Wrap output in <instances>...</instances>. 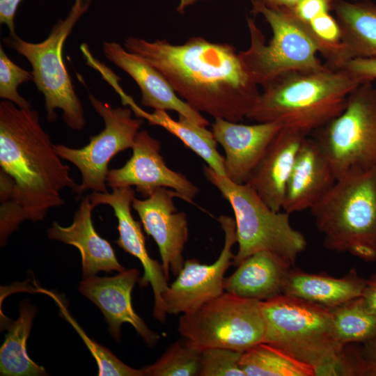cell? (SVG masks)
Wrapping results in <instances>:
<instances>
[{
  "instance_id": "obj_1",
  "label": "cell",
  "mask_w": 376,
  "mask_h": 376,
  "mask_svg": "<svg viewBox=\"0 0 376 376\" xmlns=\"http://www.w3.org/2000/svg\"><path fill=\"white\" fill-rule=\"evenodd\" d=\"M0 244L26 220H43L49 209L65 205V188L77 193L70 175L40 125L38 112L12 102H0Z\"/></svg>"
},
{
  "instance_id": "obj_2",
  "label": "cell",
  "mask_w": 376,
  "mask_h": 376,
  "mask_svg": "<svg viewBox=\"0 0 376 376\" xmlns=\"http://www.w3.org/2000/svg\"><path fill=\"white\" fill-rule=\"evenodd\" d=\"M123 47L156 68L193 109L214 119L243 120L260 95L258 84L230 44L200 36L180 45L130 36Z\"/></svg>"
},
{
  "instance_id": "obj_3",
  "label": "cell",
  "mask_w": 376,
  "mask_h": 376,
  "mask_svg": "<svg viewBox=\"0 0 376 376\" xmlns=\"http://www.w3.org/2000/svg\"><path fill=\"white\" fill-rule=\"evenodd\" d=\"M361 82L340 69L288 71L263 86L246 118L276 122L309 136L340 115Z\"/></svg>"
},
{
  "instance_id": "obj_4",
  "label": "cell",
  "mask_w": 376,
  "mask_h": 376,
  "mask_svg": "<svg viewBox=\"0 0 376 376\" xmlns=\"http://www.w3.org/2000/svg\"><path fill=\"white\" fill-rule=\"evenodd\" d=\"M264 343L312 368L315 375H341L344 346L329 309L279 295L261 301Z\"/></svg>"
},
{
  "instance_id": "obj_5",
  "label": "cell",
  "mask_w": 376,
  "mask_h": 376,
  "mask_svg": "<svg viewBox=\"0 0 376 376\" xmlns=\"http://www.w3.org/2000/svg\"><path fill=\"white\" fill-rule=\"evenodd\" d=\"M310 211L327 249L376 260V166L345 173Z\"/></svg>"
},
{
  "instance_id": "obj_6",
  "label": "cell",
  "mask_w": 376,
  "mask_h": 376,
  "mask_svg": "<svg viewBox=\"0 0 376 376\" xmlns=\"http://www.w3.org/2000/svg\"><path fill=\"white\" fill-rule=\"evenodd\" d=\"M91 3L92 0H75L67 16L59 19L48 36L40 42L26 41L16 33H9L3 39L8 48L29 62L33 82L45 98L47 120L56 121L55 110L61 109L63 122L75 131L82 130L86 121L82 103L63 61V49L66 39Z\"/></svg>"
},
{
  "instance_id": "obj_7",
  "label": "cell",
  "mask_w": 376,
  "mask_h": 376,
  "mask_svg": "<svg viewBox=\"0 0 376 376\" xmlns=\"http://www.w3.org/2000/svg\"><path fill=\"white\" fill-rule=\"evenodd\" d=\"M205 178L231 206L236 224L237 267L254 253L272 252L293 266L306 248L304 235L290 224V214L272 210L247 184H236L204 166Z\"/></svg>"
},
{
  "instance_id": "obj_8",
  "label": "cell",
  "mask_w": 376,
  "mask_h": 376,
  "mask_svg": "<svg viewBox=\"0 0 376 376\" xmlns=\"http://www.w3.org/2000/svg\"><path fill=\"white\" fill-rule=\"evenodd\" d=\"M251 13L262 15L272 31V39L265 44L255 21L247 18L250 45L239 54L258 86H264L288 71L325 67L317 58L316 44L290 8L252 0Z\"/></svg>"
},
{
  "instance_id": "obj_9",
  "label": "cell",
  "mask_w": 376,
  "mask_h": 376,
  "mask_svg": "<svg viewBox=\"0 0 376 376\" xmlns=\"http://www.w3.org/2000/svg\"><path fill=\"white\" fill-rule=\"evenodd\" d=\"M260 302L225 292L196 311L182 314L178 332L201 351L223 347L244 352L264 343Z\"/></svg>"
},
{
  "instance_id": "obj_10",
  "label": "cell",
  "mask_w": 376,
  "mask_h": 376,
  "mask_svg": "<svg viewBox=\"0 0 376 376\" xmlns=\"http://www.w3.org/2000/svg\"><path fill=\"white\" fill-rule=\"evenodd\" d=\"M338 179L350 169L376 166V88L359 84L343 112L312 134Z\"/></svg>"
},
{
  "instance_id": "obj_11",
  "label": "cell",
  "mask_w": 376,
  "mask_h": 376,
  "mask_svg": "<svg viewBox=\"0 0 376 376\" xmlns=\"http://www.w3.org/2000/svg\"><path fill=\"white\" fill-rule=\"evenodd\" d=\"M91 106L102 118L104 128L98 134L91 136L86 146L75 149L63 144H54L58 156L74 164L81 175V183L77 194L92 190L105 193L110 160L118 152L133 147L143 118L132 117L128 107H113L88 93Z\"/></svg>"
},
{
  "instance_id": "obj_12",
  "label": "cell",
  "mask_w": 376,
  "mask_h": 376,
  "mask_svg": "<svg viewBox=\"0 0 376 376\" xmlns=\"http://www.w3.org/2000/svg\"><path fill=\"white\" fill-rule=\"evenodd\" d=\"M218 221L224 233V244L218 258L212 264L191 259L185 261L176 279L163 295L167 314L191 313L224 292V274L235 254L236 224L231 217L221 215Z\"/></svg>"
},
{
  "instance_id": "obj_13",
  "label": "cell",
  "mask_w": 376,
  "mask_h": 376,
  "mask_svg": "<svg viewBox=\"0 0 376 376\" xmlns=\"http://www.w3.org/2000/svg\"><path fill=\"white\" fill-rule=\"evenodd\" d=\"M132 155L119 169L109 171L107 185L112 189L135 186L143 196L152 189L165 187L175 191L179 198L193 203L199 189L184 174L171 169L161 155L160 142L148 131L136 136Z\"/></svg>"
},
{
  "instance_id": "obj_14",
  "label": "cell",
  "mask_w": 376,
  "mask_h": 376,
  "mask_svg": "<svg viewBox=\"0 0 376 376\" xmlns=\"http://www.w3.org/2000/svg\"><path fill=\"white\" fill-rule=\"evenodd\" d=\"M174 198H179L175 191L158 187L151 190L145 199L134 198L132 204L144 230L158 246L168 281L170 272L177 276L184 265L183 251L189 237L187 215L178 210Z\"/></svg>"
},
{
  "instance_id": "obj_15",
  "label": "cell",
  "mask_w": 376,
  "mask_h": 376,
  "mask_svg": "<svg viewBox=\"0 0 376 376\" xmlns=\"http://www.w3.org/2000/svg\"><path fill=\"white\" fill-rule=\"evenodd\" d=\"M111 193L93 191L89 195L95 207L99 205L111 206L118 219V238L115 243L125 252L136 258L143 267V275L139 279L141 287L150 285L154 295L153 317L161 323L166 322L167 313L163 295L169 285L162 264L152 258L146 249L145 237L141 224L131 213V205L135 198V190L131 187L112 189Z\"/></svg>"
},
{
  "instance_id": "obj_16",
  "label": "cell",
  "mask_w": 376,
  "mask_h": 376,
  "mask_svg": "<svg viewBox=\"0 0 376 376\" xmlns=\"http://www.w3.org/2000/svg\"><path fill=\"white\" fill-rule=\"evenodd\" d=\"M139 276L136 268L125 269L113 276H93L84 278L78 290L100 309L115 340H120L122 324L129 323L148 346L153 347L160 336L149 329L132 304V291Z\"/></svg>"
},
{
  "instance_id": "obj_17",
  "label": "cell",
  "mask_w": 376,
  "mask_h": 376,
  "mask_svg": "<svg viewBox=\"0 0 376 376\" xmlns=\"http://www.w3.org/2000/svg\"><path fill=\"white\" fill-rule=\"evenodd\" d=\"M283 127L276 122L244 125L214 119L212 132L225 152L226 178L236 184L246 183L267 147Z\"/></svg>"
},
{
  "instance_id": "obj_18",
  "label": "cell",
  "mask_w": 376,
  "mask_h": 376,
  "mask_svg": "<svg viewBox=\"0 0 376 376\" xmlns=\"http://www.w3.org/2000/svg\"><path fill=\"white\" fill-rule=\"evenodd\" d=\"M102 52L109 61L136 83L143 106L155 110L173 111L201 126L209 125V121L182 100L166 78L143 58L113 41L103 42Z\"/></svg>"
},
{
  "instance_id": "obj_19",
  "label": "cell",
  "mask_w": 376,
  "mask_h": 376,
  "mask_svg": "<svg viewBox=\"0 0 376 376\" xmlns=\"http://www.w3.org/2000/svg\"><path fill=\"white\" fill-rule=\"evenodd\" d=\"M308 136L283 127L267 147L246 184L273 210H282L285 189L299 150Z\"/></svg>"
},
{
  "instance_id": "obj_20",
  "label": "cell",
  "mask_w": 376,
  "mask_h": 376,
  "mask_svg": "<svg viewBox=\"0 0 376 376\" xmlns=\"http://www.w3.org/2000/svg\"><path fill=\"white\" fill-rule=\"evenodd\" d=\"M337 178L312 137L303 141L288 179L282 210H311L331 190Z\"/></svg>"
},
{
  "instance_id": "obj_21",
  "label": "cell",
  "mask_w": 376,
  "mask_h": 376,
  "mask_svg": "<svg viewBox=\"0 0 376 376\" xmlns=\"http://www.w3.org/2000/svg\"><path fill=\"white\" fill-rule=\"evenodd\" d=\"M93 208L89 196H84L71 225L63 227L54 221L47 229L50 240L74 246L79 251L83 278L95 276L100 271L111 273L125 269L110 243L95 231L92 221Z\"/></svg>"
},
{
  "instance_id": "obj_22",
  "label": "cell",
  "mask_w": 376,
  "mask_h": 376,
  "mask_svg": "<svg viewBox=\"0 0 376 376\" xmlns=\"http://www.w3.org/2000/svg\"><path fill=\"white\" fill-rule=\"evenodd\" d=\"M287 261L267 251L253 253L225 279L227 292L242 297L265 301L283 294L291 269Z\"/></svg>"
},
{
  "instance_id": "obj_23",
  "label": "cell",
  "mask_w": 376,
  "mask_h": 376,
  "mask_svg": "<svg viewBox=\"0 0 376 376\" xmlns=\"http://www.w3.org/2000/svg\"><path fill=\"white\" fill-rule=\"evenodd\" d=\"M365 285L354 269L340 278L290 269L283 294L332 309L361 297Z\"/></svg>"
},
{
  "instance_id": "obj_24",
  "label": "cell",
  "mask_w": 376,
  "mask_h": 376,
  "mask_svg": "<svg viewBox=\"0 0 376 376\" xmlns=\"http://www.w3.org/2000/svg\"><path fill=\"white\" fill-rule=\"evenodd\" d=\"M332 10L342 32L343 65L355 58L376 56V3L334 0Z\"/></svg>"
},
{
  "instance_id": "obj_25",
  "label": "cell",
  "mask_w": 376,
  "mask_h": 376,
  "mask_svg": "<svg viewBox=\"0 0 376 376\" xmlns=\"http://www.w3.org/2000/svg\"><path fill=\"white\" fill-rule=\"evenodd\" d=\"M36 308L28 301L19 306L17 320L8 324V332L0 349V375L2 376L47 375L42 366L32 361L26 352V342Z\"/></svg>"
},
{
  "instance_id": "obj_26",
  "label": "cell",
  "mask_w": 376,
  "mask_h": 376,
  "mask_svg": "<svg viewBox=\"0 0 376 376\" xmlns=\"http://www.w3.org/2000/svg\"><path fill=\"white\" fill-rule=\"evenodd\" d=\"M142 118L152 125L160 126L179 139L182 143L202 158L214 171L225 176L224 157L217 150V141L212 132L188 118L179 116L173 119L163 110H155L152 113L144 111Z\"/></svg>"
},
{
  "instance_id": "obj_27",
  "label": "cell",
  "mask_w": 376,
  "mask_h": 376,
  "mask_svg": "<svg viewBox=\"0 0 376 376\" xmlns=\"http://www.w3.org/2000/svg\"><path fill=\"white\" fill-rule=\"evenodd\" d=\"M240 366L246 376H315L314 370L278 347L260 343L244 352Z\"/></svg>"
},
{
  "instance_id": "obj_28",
  "label": "cell",
  "mask_w": 376,
  "mask_h": 376,
  "mask_svg": "<svg viewBox=\"0 0 376 376\" xmlns=\"http://www.w3.org/2000/svg\"><path fill=\"white\" fill-rule=\"evenodd\" d=\"M340 343H366L376 338V315L361 297L329 309Z\"/></svg>"
},
{
  "instance_id": "obj_29",
  "label": "cell",
  "mask_w": 376,
  "mask_h": 376,
  "mask_svg": "<svg viewBox=\"0 0 376 376\" xmlns=\"http://www.w3.org/2000/svg\"><path fill=\"white\" fill-rule=\"evenodd\" d=\"M201 352L183 338L171 344L154 363L141 370L144 376L199 375Z\"/></svg>"
},
{
  "instance_id": "obj_30",
  "label": "cell",
  "mask_w": 376,
  "mask_h": 376,
  "mask_svg": "<svg viewBox=\"0 0 376 376\" xmlns=\"http://www.w3.org/2000/svg\"><path fill=\"white\" fill-rule=\"evenodd\" d=\"M301 22L316 44L318 53L327 60V65L340 68L344 63L343 46L341 29L336 17L327 12L308 22Z\"/></svg>"
},
{
  "instance_id": "obj_31",
  "label": "cell",
  "mask_w": 376,
  "mask_h": 376,
  "mask_svg": "<svg viewBox=\"0 0 376 376\" xmlns=\"http://www.w3.org/2000/svg\"><path fill=\"white\" fill-rule=\"evenodd\" d=\"M33 81L32 72L28 71L14 63L0 45V98L15 104L22 109L32 108L31 103L21 96L18 86Z\"/></svg>"
},
{
  "instance_id": "obj_32",
  "label": "cell",
  "mask_w": 376,
  "mask_h": 376,
  "mask_svg": "<svg viewBox=\"0 0 376 376\" xmlns=\"http://www.w3.org/2000/svg\"><path fill=\"white\" fill-rule=\"evenodd\" d=\"M242 353L223 347L203 350L199 376H246L240 366Z\"/></svg>"
},
{
  "instance_id": "obj_33",
  "label": "cell",
  "mask_w": 376,
  "mask_h": 376,
  "mask_svg": "<svg viewBox=\"0 0 376 376\" xmlns=\"http://www.w3.org/2000/svg\"><path fill=\"white\" fill-rule=\"evenodd\" d=\"M65 317L77 331L98 366L99 376H144L141 369L133 368L120 361L109 349L91 340L69 315Z\"/></svg>"
},
{
  "instance_id": "obj_34",
  "label": "cell",
  "mask_w": 376,
  "mask_h": 376,
  "mask_svg": "<svg viewBox=\"0 0 376 376\" xmlns=\"http://www.w3.org/2000/svg\"><path fill=\"white\" fill-rule=\"evenodd\" d=\"M340 69L347 72L361 83L372 81L376 79V56L351 59Z\"/></svg>"
},
{
  "instance_id": "obj_35",
  "label": "cell",
  "mask_w": 376,
  "mask_h": 376,
  "mask_svg": "<svg viewBox=\"0 0 376 376\" xmlns=\"http://www.w3.org/2000/svg\"><path fill=\"white\" fill-rule=\"evenodd\" d=\"M334 0H300L290 8L295 16L303 22H308L315 17L332 10Z\"/></svg>"
},
{
  "instance_id": "obj_36",
  "label": "cell",
  "mask_w": 376,
  "mask_h": 376,
  "mask_svg": "<svg viewBox=\"0 0 376 376\" xmlns=\"http://www.w3.org/2000/svg\"><path fill=\"white\" fill-rule=\"evenodd\" d=\"M22 0H0V23L5 24L9 33H15V17L17 9Z\"/></svg>"
},
{
  "instance_id": "obj_37",
  "label": "cell",
  "mask_w": 376,
  "mask_h": 376,
  "mask_svg": "<svg viewBox=\"0 0 376 376\" xmlns=\"http://www.w3.org/2000/svg\"><path fill=\"white\" fill-rule=\"evenodd\" d=\"M361 297L368 308L376 315V274L366 279Z\"/></svg>"
},
{
  "instance_id": "obj_38",
  "label": "cell",
  "mask_w": 376,
  "mask_h": 376,
  "mask_svg": "<svg viewBox=\"0 0 376 376\" xmlns=\"http://www.w3.org/2000/svg\"><path fill=\"white\" fill-rule=\"evenodd\" d=\"M361 353L367 361L376 363V338L364 343Z\"/></svg>"
},
{
  "instance_id": "obj_39",
  "label": "cell",
  "mask_w": 376,
  "mask_h": 376,
  "mask_svg": "<svg viewBox=\"0 0 376 376\" xmlns=\"http://www.w3.org/2000/svg\"><path fill=\"white\" fill-rule=\"evenodd\" d=\"M263 3L276 7H283L287 8H292L294 7L300 0H258Z\"/></svg>"
},
{
  "instance_id": "obj_40",
  "label": "cell",
  "mask_w": 376,
  "mask_h": 376,
  "mask_svg": "<svg viewBox=\"0 0 376 376\" xmlns=\"http://www.w3.org/2000/svg\"><path fill=\"white\" fill-rule=\"evenodd\" d=\"M205 0H178V4L176 10L180 14L185 13L186 9L196 2Z\"/></svg>"
},
{
  "instance_id": "obj_41",
  "label": "cell",
  "mask_w": 376,
  "mask_h": 376,
  "mask_svg": "<svg viewBox=\"0 0 376 376\" xmlns=\"http://www.w3.org/2000/svg\"><path fill=\"white\" fill-rule=\"evenodd\" d=\"M376 376V363L366 361L363 376Z\"/></svg>"
},
{
  "instance_id": "obj_42",
  "label": "cell",
  "mask_w": 376,
  "mask_h": 376,
  "mask_svg": "<svg viewBox=\"0 0 376 376\" xmlns=\"http://www.w3.org/2000/svg\"><path fill=\"white\" fill-rule=\"evenodd\" d=\"M350 1H360V0H350Z\"/></svg>"
}]
</instances>
